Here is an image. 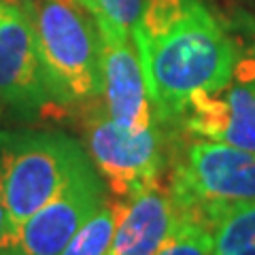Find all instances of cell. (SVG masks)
I'll return each instance as SVG.
<instances>
[{
    "label": "cell",
    "mask_w": 255,
    "mask_h": 255,
    "mask_svg": "<svg viewBox=\"0 0 255 255\" xmlns=\"http://www.w3.org/2000/svg\"><path fill=\"white\" fill-rule=\"evenodd\" d=\"M105 202V179L90 159L45 206L4 230L0 255H62L77 230Z\"/></svg>",
    "instance_id": "obj_6"
},
{
    "label": "cell",
    "mask_w": 255,
    "mask_h": 255,
    "mask_svg": "<svg viewBox=\"0 0 255 255\" xmlns=\"http://www.w3.org/2000/svg\"><path fill=\"white\" fill-rule=\"evenodd\" d=\"M9 2H15V4H19V6H26L30 0H9Z\"/></svg>",
    "instance_id": "obj_17"
},
{
    "label": "cell",
    "mask_w": 255,
    "mask_h": 255,
    "mask_svg": "<svg viewBox=\"0 0 255 255\" xmlns=\"http://www.w3.org/2000/svg\"><path fill=\"white\" fill-rule=\"evenodd\" d=\"M153 255H215L213 228L185 215L181 226Z\"/></svg>",
    "instance_id": "obj_13"
},
{
    "label": "cell",
    "mask_w": 255,
    "mask_h": 255,
    "mask_svg": "<svg viewBox=\"0 0 255 255\" xmlns=\"http://www.w3.org/2000/svg\"><path fill=\"white\" fill-rule=\"evenodd\" d=\"M115 232V204L105 202L70 238L62 255H107Z\"/></svg>",
    "instance_id": "obj_12"
},
{
    "label": "cell",
    "mask_w": 255,
    "mask_h": 255,
    "mask_svg": "<svg viewBox=\"0 0 255 255\" xmlns=\"http://www.w3.org/2000/svg\"><path fill=\"white\" fill-rule=\"evenodd\" d=\"M6 230V211H4V202H2V196H0V238H2Z\"/></svg>",
    "instance_id": "obj_16"
},
{
    "label": "cell",
    "mask_w": 255,
    "mask_h": 255,
    "mask_svg": "<svg viewBox=\"0 0 255 255\" xmlns=\"http://www.w3.org/2000/svg\"><path fill=\"white\" fill-rule=\"evenodd\" d=\"M255 151V94L230 81L221 90L196 92L183 105L172 132Z\"/></svg>",
    "instance_id": "obj_10"
},
{
    "label": "cell",
    "mask_w": 255,
    "mask_h": 255,
    "mask_svg": "<svg viewBox=\"0 0 255 255\" xmlns=\"http://www.w3.org/2000/svg\"><path fill=\"white\" fill-rule=\"evenodd\" d=\"M0 102L32 119L51 105L36 55L34 30L23 6L0 0Z\"/></svg>",
    "instance_id": "obj_7"
},
{
    "label": "cell",
    "mask_w": 255,
    "mask_h": 255,
    "mask_svg": "<svg viewBox=\"0 0 255 255\" xmlns=\"http://www.w3.org/2000/svg\"><path fill=\"white\" fill-rule=\"evenodd\" d=\"M185 215L164 177L132 196L119 198L107 255H153L174 234Z\"/></svg>",
    "instance_id": "obj_9"
},
{
    "label": "cell",
    "mask_w": 255,
    "mask_h": 255,
    "mask_svg": "<svg viewBox=\"0 0 255 255\" xmlns=\"http://www.w3.org/2000/svg\"><path fill=\"white\" fill-rule=\"evenodd\" d=\"M98 26L130 34L142 11V0H81Z\"/></svg>",
    "instance_id": "obj_14"
},
{
    "label": "cell",
    "mask_w": 255,
    "mask_h": 255,
    "mask_svg": "<svg viewBox=\"0 0 255 255\" xmlns=\"http://www.w3.org/2000/svg\"><path fill=\"white\" fill-rule=\"evenodd\" d=\"M168 183L181 209L213 228L255 202V151L189 136L172 157Z\"/></svg>",
    "instance_id": "obj_4"
},
{
    "label": "cell",
    "mask_w": 255,
    "mask_h": 255,
    "mask_svg": "<svg viewBox=\"0 0 255 255\" xmlns=\"http://www.w3.org/2000/svg\"><path fill=\"white\" fill-rule=\"evenodd\" d=\"M87 162L83 145L64 132H0V196L6 230L45 206Z\"/></svg>",
    "instance_id": "obj_3"
},
{
    "label": "cell",
    "mask_w": 255,
    "mask_h": 255,
    "mask_svg": "<svg viewBox=\"0 0 255 255\" xmlns=\"http://www.w3.org/2000/svg\"><path fill=\"white\" fill-rule=\"evenodd\" d=\"M132 38L166 132L191 94L221 90L234 79L238 45L202 0H142Z\"/></svg>",
    "instance_id": "obj_1"
},
{
    "label": "cell",
    "mask_w": 255,
    "mask_h": 255,
    "mask_svg": "<svg viewBox=\"0 0 255 255\" xmlns=\"http://www.w3.org/2000/svg\"><path fill=\"white\" fill-rule=\"evenodd\" d=\"M215 255H255V202L226 213L213 226Z\"/></svg>",
    "instance_id": "obj_11"
},
{
    "label": "cell",
    "mask_w": 255,
    "mask_h": 255,
    "mask_svg": "<svg viewBox=\"0 0 255 255\" xmlns=\"http://www.w3.org/2000/svg\"><path fill=\"white\" fill-rule=\"evenodd\" d=\"M85 151L111 191L126 198L164 177L166 130L155 122L142 132H128L105 107L94 109L85 119Z\"/></svg>",
    "instance_id": "obj_5"
},
{
    "label": "cell",
    "mask_w": 255,
    "mask_h": 255,
    "mask_svg": "<svg viewBox=\"0 0 255 255\" xmlns=\"http://www.w3.org/2000/svg\"><path fill=\"white\" fill-rule=\"evenodd\" d=\"M0 113H2V107H0Z\"/></svg>",
    "instance_id": "obj_18"
},
{
    "label": "cell",
    "mask_w": 255,
    "mask_h": 255,
    "mask_svg": "<svg viewBox=\"0 0 255 255\" xmlns=\"http://www.w3.org/2000/svg\"><path fill=\"white\" fill-rule=\"evenodd\" d=\"M234 81L247 85L255 94V47L251 51H247L245 55H241V51H238L236 68H234Z\"/></svg>",
    "instance_id": "obj_15"
},
{
    "label": "cell",
    "mask_w": 255,
    "mask_h": 255,
    "mask_svg": "<svg viewBox=\"0 0 255 255\" xmlns=\"http://www.w3.org/2000/svg\"><path fill=\"white\" fill-rule=\"evenodd\" d=\"M98 26V23H96ZM102 107L117 126L128 132H142L153 126L155 111L149 96L134 38L98 26Z\"/></svg>",
    "instance_id": "obj_8"
},
{
    "label": "cell",
    "mask_w": 255,
    "mask_h": 255,
    "mask_svg": "<svg viewBox=\"0 0 255 255\" xmlns=\"http://www.w3.org/2000/svg\"><path fill=\"white\" fill-rule=\"evenodd\" d=\"M34 30L45 90L53 107H83L102 96L100 34L81 0H30L23 6Z\"/></svg>",
    "instance_id": "obj_2"
}]
</instances>
